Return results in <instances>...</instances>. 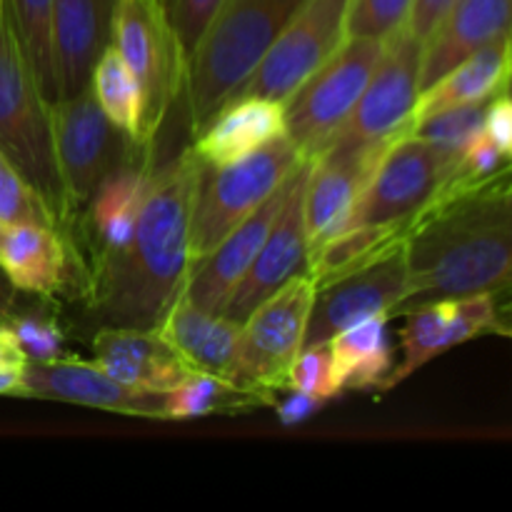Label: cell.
<instances>
[{
	"instance_id": "cell-1",
	"label": "cell",
	"mask_w": 512,
	"mask_h": 512,
	"mask_svg": "<svg viewBox=\"0 0 512 512\" xmlns=\"http://www.w3.org/2000/svg\"><path fill=\"white\" fill-rule=\"evenodd\" d=\"M510 170L475 188L443 193L410 218L403 253L408 290L393 315L433 300L498 295L510 288ZM390 315V318H393Z\"/></svg>"
},
{
	"instance_id": "cell-2",
	"label": "cell",
	"mask_w": 512,
	"mask_h": 512,
	"mask_svg": "<svg viewBox=\"0 0 512 512\" xmlns=\"http://www.w3.org/2000/svg\"><path fill=\"white\" fill-rule=\"evenodd\" d=\"M200 160L193 150L150 173L133 233L103 250L90 305L103 325L155 330L183 290L190 268V210Z\"/></svg>"
},
{
	"instance_id": "cell-3",
	"label": "cell",
	"mask_w": 512,
	"mask_h": 512,
	"mask_svg": "<svg viewBox=\"0 0 512 512\" xmlns=\"http://www.w3.org/2000/svg\"><path fill=\"white\" fill-rule=\"evenodd\" d=\"M303 3L305 0H223L185 68L195 133L253 73Z\"/></svg>"
},
{
	"instance_id": "cell-4",
	"label": "cell",
	"mask_w": 512,
	"mask_h": 512,
	"mask_svg": "<svg viewBox=\"0 0 512 512\" xmlns=\"http://www.w3.org/2000/svg\"><path fill=\"white\" fill-rule=\"evenodd\" d=\"M50 105L25 60L8 13L0 8V153L45 200L60 225L70 208L55 160Z\"/></svg>"
},
{
	"instance_id": "cell-5",
	"label": "cell",
	"mask_w": 512,
	"mask_h": 512,
	"mask_svg": "<svg viewBox=\"0 0 512 512\" xmlns=\"http://www.w3.org/2000/svg\"><path fill=\"white\" fill-rule=\"evenodd\" d=\"M303 160L298 145L283 133L228 165L200 163L190 210V265L265 203Z\"/></svg>"
},
{
	"instance_id": "cell-6",
	"label": "cell",
	"mask_w": 512,
	"mask_h": 512,
	"mask_svg": "<svg viewBox=\"0 0 512 512\" xmlns=\"http://www.w3.org/2000/svg\"><path fill=\"white\" fill-rule=\"evenodd\" d=\"M383 45L385 40L345 38L338 50L283 100L285 135L305 158L323 153L348 120L378 65Z\"/></svg>"
},
{
	"instance_id": "cell-7",
	"label": "cell",
	"mask_w": 512,
	"mask_h": 512,
	"mask_svg": "<svg viewBox=\"0 0 512 512\" xmlns=\"http://www.w3.org/2000/svg\"><path fill=\"white\" fill-rule=\"evenodd\" d=\"M420 65L423 40L415 38L408 25H403L385 38L373 75L365 83L348 120L340 125L325 150L360 153L408 133L410 115L420 95Z\"/></svg>"
},
{
	"instance_id": "cell-8",
	"label": "cell",
	"mask_w": 512,
	"mask_h": 512,
	"mask_svg": "<svg viewBox=\"0 0 512 512\" xmlns=\"http://www.w3.org/2000/svg\"><path fill=\"white\" fill-rule=\"evenodd\" d=\"M315 290L313 278L303 270L240 323L235 385L263 395L265 400L268 393L288 388V370L303 348Z\"/></svg>"
},
{
	"instance_id": "cell-9",
	"label": "cell",
	"mask_w": 512,
	"mask_h": 512,
	"mask_svg": "<svg viewBox=\"0 0 512 512\" xmlns=\"http://www.w3.org/2000/svg\"><path fill=\"white\" fill-rule=\"evenodd\" d=\"M110 43L138 80L143 95L138 145L150 143L185 83L183 58L160 0H115Z\"/></svg>"
},
{
	"instance_id": "cell-10",
	"label": "cell",
	"mask_w": 512,
	"mask_h": 512,
	"mask_svg": "<svg viewBox=\"0 0 512 512\" xmlns=\"http://www.w3.org/2000/svg\"><path fill=\"white\" fill-rule=\"evenodd\" d=\"M50 118L58 173L73 213L78 205L90 203L95 190L115 170L133 163L130 148L135 140L110 123L90 85L73 98L55 100L50 105Z\"/></svg>"
},
{
	"instance_id": "cell-11",
	"label": "cell",
	"mask_w": 512,
	"mask_h": 512,
	"mask_svg": "<svg viewBox=\"0 0 512 512\" xmlns=\"http://www.w3.org/2000/svg\"><path fill=\"white\" fill-rule=\"evenodd\" d=\"M345 10L348 0H305L253 73L230 93L228 100L268 98L283 103L343 43Z\"/></svg>"
},
{
	"instance_id": "cell-12",
	"label": "cell",
	"mask_w": 512,
	"mask_h": 512,
	"mask_svg": "<svg viewBox=\"0 0 512 512\" xmlns=\"http://www.w3.org/2000/svg\"><path fill=\"white\" fill-rule=\"evenodd\" d=\"M455 160L418 135H398L380 155L345 230L410 220L433 198Z\"/></svg>"
},
{
	"instance_id": "cell-13",
	"label": "cell",
	"mask_w": 512,
	"mask_h": 512,
	"mask_svg": "<svg viewBox=\"0 0 512 512\" xmlns=\"http://www.w3.org/2000/svg\"><path fill=\"white\" fill-rule=\"evenodd\" d=\"M405 290H408V270H405L403 245L355 273L340 275L320 285L310 305L303 348L328 343L330 338L353 328L360 320L375 315L390 318L393 310L403 303Z\"/></svg>"
},
{
	"instance_id": "cell-14",
	"label": "cell",
	"mask_w": 512,
	"mask_h": 512,
	"mask_svg": "<svg viewBox=\"0 0 512 512\" xmlns=\"http://www.w3.org/2000/svg\"><path fill=\"white\" fill-rule=\"evenodd\" d=\"M405 315H408V323L400 335L403 360L390 368L380 390H393L445 350L468 343L488 330H500L508 335V328L498 323V305H495V295L490 293L433 300Z\"/></svg>"
},
{
	"instance_id": "cell-15",
	"label": "cell",
	"mask_w": 512,
	"mask_h": 512,
	"mask_svg": "<svg viewBox=\"0 0 512 512\" xmlns=\"http://www.w3.org/2000/svg\"><path fill=\"white\" fill-rule=\"evenodd\" d=\"M308 165L310 160L305 158L290 175L283 208H280L273 228L265 235L250 268L245 270L240 283L230 293L223 308L225 318L243 323L268 295H273L280 285L288 283L293 275H298L308 265V240H305L303 218V190L305 178H308Z\"/></svg>"
},
{
	"instance_id": "cell-16",
	"label": "cell",
	"mask_w": 512,
	"mask_h": 512,
	"mask_svg": "<svg viewBox=\"0 0 512 512\" xmlns=\"http://www.w3.org/2000/svg\"><path fill=\"white\" fill-rule=\"evenodd\" d=\"M23 383L28 398L58 400V403L85 405V408L110 410V413L165 420V393H143V390L128 388L110 378L95 360H28L23 368Z\"/></svg>"
},
{
	"instance_id": "cell-17",
	"label": "cell",
	"mask_w": 512,
	"mask_h": 512,
	"mask_svg": "<svg viewBox=\"0 0 512 512\" xmlns=\"http://www.w3.org/2000/svg\"><path fill=\"white\" fill-rule=\"evenodd\" d=\"M390 143L373 145V148L360 150V153L323 150L315 158H308V178H305L303 190L308 255L328 243L333 235L343 233L380 155Z\"/></svg>"
},
{
	"instance_id": "cell-18",
	"label": "cell",
	"mask_w": 512,
	"mask_h": 512,
	"mask_svg": "<svg viewBox=\"0 0 512 512\" xmlns=\"http://www.w3.org/2000/svg\"><path fill=\"white\" fill-rule=\"evenodd\" d=\"M288 185L290 178L265 203H260L243 223L235 225L203 260L190 265L188 278H185L180 293L195 308L205 310V313H223L230 293H233L235 285L240 283L245 270L250 268L253 258L258 255L268 230L273 228L275 218L283 208L285 195H288Z\"/></svg>"
},
{
	"instance_id": "cell-19",
	"label": "cell",
	"mask_w": 512,
	"mask_h": 512,
	"mask_svg": "<svg viewBox=\"0 0 512 512\" xmlns=\"http://www.w3.org/2000/svg\"><path fill=\"white\" fill-rule=\"evenodd\" d=\"M115 0H53V63L58 98L90 85L95 60L110 43Z\"/></svg>"
},
{
	"instance_id": "cell-20",
	"label": "cell",
	"mask_w": 512,
	"mask_h": 512,
	"mask_svg": "<svg viewBox=\"0 0 512 512\" xmlns=\"http://www.w3.org/2000/svg\"><path fill=\"white\" fill-rule=\"evenodd\" d=\"M93 350L95 363L110 378L143 393H168L193 370L158 330L105 325Z\"/></svg>"
},
{
	"instance_id": "cell-21",
	"label": "cell",
	"mask_w": 512,
	"mask_h": 512,
	"mask_svg": "<svg viewBox=\"0 0 512 512\" xmlns=\"http://www.w3.org/2000/svg\"><path fill=\"white\" fill-rule=\"evenodd\" d=\"M512 0H455L423 43L420 90L493 40L510 35Z\"/></svg>"
},
{
	"instance_id": "cell-22",
	"label": "cell",
	"mask_w": 512,
	"mask_h": 512,
	"mask_svg": "<svg viewBox=\"0 0 512 512\" xmlns=\"http://www.w3.org/2000/svg\"><path fill=\"white\" fill-rule=\"evenodd\" d=\"M155 330L173 345L175 353L190 368L220 375L233 383L240 343L238 320L225 318L223 313H205L180 293Z\"/></svg>"
},
{
	"instance_id": "cell-23",
	"label": "cell",
	"mask_w": 512,
	"mask_h": 512,
	"mask_svg": "<svg viewBox=\"0 0 512 512\" xmlns=\"http://www.w3.org/2000/svg\"><path fill=\"white\" fill-rule=\"evenodd\" d=\"M283 133V103L268 98H235L215 110L213 118L198 130L190 150L205 165H228Z\"/></svg>"
},
{
	"instance_id": "cell-24",
	"label": "cell",
	"mask_w": 512,
	"mask_h": 512,
	"mask_svg": "<svg viewBox=\"0 0 512 512\" xmlns=\"http://www.w3.org/2000/svg\"><path fill=\"white\" fill-rule=\"evenodd\" d=\"M510 78V35L493 40L470 55L468 60L455 65L445 75H440L433 85L420 90L415 100L413 115H410V128L420 120L430 118L443 110L460 108L470 103H485L500 90H508ZM410 133V130H408Z\"/></svg>"
},
{
	"instance_id": "cell-25",
	"label": "cell",
	"mask_w": 512,
	"mask_h": 512,
	"mask_svg": "<svg viewBox=\"0 0 512 512\" xmlns=\"http://www.w3.org/2000/svg\"><path fill=\"white\" fill-rule=\"evenodd\" d=\"M0 268L23 293L53 295L63 285L68 270L63 238L50 225H5L0 238Z\"/></svg>"
},
{
	"instance_id": "cell-26",
	"label": "cell",
	"mask_w": 512,
	"mask_h": 512,
	"mask_svg": "<svg viewBox=\"0 0 512 512\" xmlns=\"http://www.w3.org/2000/svg\"><path fill=\"white\" fill-rule=\"evenodd\" d=\"M408 223L410 220L388 225H355V228L343 230L308 255L305 273L313 278L315 288L340 275L355 273L400 248L408 235Z\"/></svg>"
},
{
	"instance_id": "cell-27",
	"label": "cell",
	"mask_w": 512,
	"mask_h": 512,
	"mask_svg": "<svg viewBox=\"0 0 512 512\" xmlns=\"http://www.w3.org/2000/svg\"><path fill=\"white\" fill-rule=\"evenodd\" d=\"M388 320V315H375L328 340L343 393L368 388L380 390L383 380L388 378L390 368L395 365L385 333Z\"/></svg>"
},
{
	"instance_id": "cell-28",
	"label": "cell",
	"mask_w": 512,
	"mask_h": 512,
	"mask_svg": "<svg viewBox=\"0 0 512 512\" xmlns=\"http://www.w3.org/2000/svg\"><path fill=\"white\" fill-rule=\"evenodd\" d=\"M150 173H145L143 165H123L115 170L90 200V220L103 250L118 248L133 233L135 220H138L140 205H143L145 190H148Z\"/></svg>"
},
{
	"instance_id": "cell-29",
	"label": "cell",
	"mask_w": 512,
	"mask_h": 512,
	"mask_svg": "<svg viewBox=\"0 0 512 512\" xmlns=\"http://www.w3.org/2000/svg\"><path fill=\"white\" fill-rule=\"evenodd\" d=\"M260 403L268 400L253 390L240 388L220 375L190 370L175 388L163 395V415L165 420L205 418V415L255 408Z\"/></svg>"
},
{
	"instance_id": "cell-30",
	"label": "cell",
	"mask_w": 512,
	"mask_h": 512,
	"mask_svg": "<svg viewBox=\"0 0 512 512\" xmlns=\"http://www.w3.org/2000/svg\"><path fill=\"white\" fill-rule=\"evenodd\" d=\"M3 10L45 98L55 103L58 90L53 63V0H3Z\"/></svg>"
},
{
	"instance_id": "cell-31",
	"label": "cell",
	"mask_w": 512,
	"mask_h": 512,
	"mask_svg": "<svg viewBox=\"0 0 512 512\" xmlns=\"http://www.w3.org/2000/svg\"><path fill=\"white\" fill-rule=\"evenodd\" d=\"M90 90L98 100L100 110L108 115L113 125L130 135L138 143L140 130V113H143V95L140 85L125 60L120 58L113 43L105 45L100 58L95 60L93 75H90Z\"/></svg>"
},
{
	"instance_id": "cell-32",
	"label": "cell",
	"mask_w": 512,
	"mask_h": 512,
	"mask_svg": "<svg viewBox=\"0 0 512 512\" xmlns=\"http://www.w3.org/2000/svg\"><path fill=\"white\" fill-rule=\"evenodd\" d=\"M485 103H488V100H485ZM485 103H470L460 105V108L443 110V113H435L430 115V118L420 120L418 125H413L410 133L428 140V143L445 150V153H450L453 158H460L463 150L483 133Z\"/></svg>"
},
{
	"instance_id": "cell-33",
	"label": "cell",
	"mask_w": 512,
	"mask_h": 512,
	"mask_svg": "<svg viewBox=\"0 0 512 512\" xmlns=\"http://www.w3.org/2000/svg\"><path fill=\"white\" fill-rule=\"evenodd\" d=\"M288 390L305 393L310 398H318L323 403L338 398L343 393L338 370H335L333 350L328 343L310 345L295 355L293 365L288 370Z\"/></svg>"
},
{
	"instance_id": "cell-34",
	"label": "cell",
	"mask_w": 512,
	"mask_h": 512,
	"mask_svg": "<svg viewBox=\"0 0 512 512\" xmlns=\"http://www.w3.org/2000/svg\"><path fill=\"white\" fill-rule=\"evenodd\" d=\"M0 220L5 225L40 223L58 228L53 210L20 178L18 170L8 163L3 153H0Z\"/></svg>"
},
{
	"instance_id": "cell-35",
	"label": "cell",
	"mask_w": 512,
	"mask_h": 512,
	"mask_svg": "<svg viewBox=\"0 0 512 512\" xmlns=\"http://www.w3.org/2000/svg\"><path fill=\"white\" fill-rule=\"evenodd\" d=\"M413 0H348L345 38L385 40L408 23Z\"/></svg>"
},
{
	"instance_id": "cell-36",
	"label": "cell",
	"mask_w": 512,
	"mask_h": 512,
	"mask_svg": "<svg viewBox=\"0 0 512 512\" xmlns=\"http://www.w3.org/2000/svg\"><path fill=\"white\" fill-rule=\"evenodd\" d=\"M160 5H163L165 20H168L183 65L188 68L195 45L200 43L205 28L210 25L213 15L218 13L223 0H160Z\"/></svg>"
},
{
	"instance_id": "cell-37",
	"label": "cell",
	"mask_w": 512,
	"mask_h": 512,
	"mask_svg": "<svg viewBox=\"0 0 512 512\" xmlns=\"http://www.w3.org/2000/svg\"><path fill=\"white\" fill-rule=\"evenodd\" d=\"M18 338L28 360H53L63 353V333L55 325V320L45 315H5L3 320Z\"/></svg>"
},
{
	"instance_id": "cell-38",
	"label": "cell",
	"mask_w": 512,
	"mask_h": 512,
	"mask_svg": "<svg viewBox=\"0 0 512 512\" xmlns=\"http://www.w3.org/2000/svg\"><path fill=\"white\" fill-rule=\"evenodd\" d=\"M483 133L488 135L490 143L500 153L510 155L512 150V105L508 98V90H500L485 103L483 115Z\"/></svg>"
},
{
	"instance_id": "cell-39",
	"label": "cell",
	"mask_w": 512,
	"mask_h": 512,
	"mask_svg": "<svg viewBox=\"0 0 512 512\" xmlns=\"http://www.w3.org/2000/svg\"><path fill=\"white\" fill-rule=\"evenodd\" d=\"M453 5L455 0H413V3H410L408 23L405 25H408V30L415 38L425 43V38L433 33L435 25L443 20V15L448 13Z\"/></svg>"
},
{
	"instance_id": "cell-40",
	"label": "cell",
	"mask_w": 512,
	"mask_h": 512,
	"mask_svg": "<svg viewBox=\"0 0 512 512\" xmlns=\"http://www.w3.org/2000/svg\"><path fill=\"white\" fill-rule=\"evenodd\" d=\"M323 405H325L323 400L310 398V395L295 393L293 390V393L285 398V403L278 408V418L283 425H298V423H303V420H308L310 415L318 413Z\"/></svg>"
},
{
	"instance_id": "cell-41",
	"label": "cell",
	"mask_w": 512,
	"mask_h": 512,
	"mask_svg": "<svg viewBox=\"0 0 512 512\" xmlns=\"http://www.w3.org/2000/svg\"><path fill=\"white\" fill-rule=\"evenodd\" d=\"M28 365L23 348H20L18 338H15L13 330L0 320V370H20Z\"/></svg>"
},
{
	"instance_id": "cell-42",
	"label": "cell",
	"mask_w": 512,
	"mask_h": 512,
	"mask_svg": "<svg viewBox=\"0 0 512 512\" xmlns=\"http://www.w3.org/2000/svg\"><path fill=\"white\" fill-rule=\"evenodd\" d=\"M0 395H20V398H28L20 370H0Z\"/></svg>"
},
{
	"instance_id": "cell-43",
	"label": "cell",
	"mask_w": 512,
	"mask_h": 512,
	"mask_svg": "<svg viewBox=\"0 0 512 512\" xmlns=\"http://www.w3.org/2000/svg\"><path fill=\"white\" fill-rule=\"evenodd\" d=\"M15 293H18V288L10 283V278L5 275V270L0 268V320H5V315L10 313V308H13Z\"/></svg>"
},
{
	"instance_id": "cell-44",
	"label": "cell",
	"mask_w": 512,
	"mask_h": 512,
	"mask_svg": "<svg viewBox=\"0 0 512 512\" xmlns=\"http://www.w3.org/2000/svg\"><path fill=\"white\" fill-rule=\"evenodd\" d=\"M3 233H5V223H3V220H0V238H3Z\"/></svg>"
},
{
	"instance_id": "cell-45",
	"label": "cell",
	"mask_w": 512,
	"mask_h": 512,
	"mask_svg": "<svg viewBox=\"0 0 512 512\" xmlns=\"http://www.w3.org/2000/svg\"><path fill=\"white\" fill-rule=\"evenodd\" d=\"M0 8H3V0H0Z\"/></svg>"
}]
</instances>
